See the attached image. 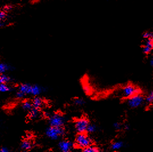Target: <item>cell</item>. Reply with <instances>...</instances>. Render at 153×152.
I'll return each mask as SVG.
<instances>
[{"label": "cell", "instance_id": "24", "mask_svg": "<svg viewBox=\"0 0 153 152\" xmlns=\"http://www.w3.org/2000/svg\"><path fill=\"white\" fill-rule=\"evenodd\" d=\"M142 37L144 39L147 40V39H150L152 38V32H145L143 33Z\"/></svg>", "mask_w": 153, "mask_h": 152}, {"label": "cell", "instance_id": "6", "mask_svg": "<svg viewBox=\"0 0 153 152\" xmlns=\"http://www.w3.org/2000/svg\"><path fill=\"white\" fill-rule=\"evenodd\" d=\"M88 120L85 118L82 117L77 120L75 123V128L78 133H85L88 126Z\"/></svg>", "mask_w": 153, "mask_h": 152}, {"label": "cell", "instance_id": "14", "mask_svg": "<svg viewBox=\"0 0 153 152\" xmlns=\"http://www.w3.org/2000/svg\"><path fill=\"white\" fill-rule=\"evenodd\" d=\"M13 80L12 77L6 73L1 74L0 75V84H7L11 82Z\"/></svg>", "mask_w": 153, "mask_h": 152}, {"label": "cell", "instance_id": "13", "mask_svg": "<svg viewBox=\"0 0 153 152\" xmlns=\"http://www.w3.org/2000/svg\"><path fill=\"white\" fill-rule=\"evenodd\" d=\"M124 146V143L122 141H117L111 145V149L113 151H117L122 149Z\"/></svg>", "mask_w": 153, "mask_h": 152}, {"label": "cell", "instance_id": "3", "mask_svg": "<svg viewBox=\"0 0 153 152\" xmlns=\"http://www.w3.org/2000/svg\"><path fill=\"white\" fill-rule=\"evenodd\" d=\"M45 133L49 138L53 140H57L60 137L65 135V130L63 127H53L50 126L46 129Z\"/></svg>", "mask_w": 153, "mask_h": 152}, {"label": "cell", "instance_id": "21", "mask_svg": "<svg viewBox=\"0 0 153 152\" xmlns=\"http://www.w3.org/2000/svg\"><path fill=\"white\" fill-rule=\"evenodd\" d=\"M97 130V127L94 124L92 123H89V124L88 128L87 130V132L89 133H93L95 132Z\"/></svg>", "mask_w": 153, "mask_h": 152}, {"label": "cell", "instance_id": "29", "mask_svg": "<svg viewBox=\"0 0 153 152\" xmlns=\"http://www.w3.org/2000/svg\"><path fill=\"white\" fill-rule=\"evenodd\" d=\"M149 63H150V65L152 66H153V54L152 55V56L151 57V58L150 59Z\"/></svg>", "mask_w": 153, "mask_h": 152}, {"label": "cell", "instance_id": "18", "mask_svg": "<svg viewBox=\"0 0 153 152\" xmlns=\"http://www.w3.org/2000/svg\"><path fill=\"white\" fill-rule=\"evenodd\" d=\"M13 90V88L7 84H0V92L1 93L9 92Z\"/></svg>", "mask_w": 153, "mask_h": 152}, {"label": "cell", "instance_id": "26", "mask_svg": "<svg viewBox=\"0 0 153 152\" xmlns=\"http://www.w3.org/2000/svg\"><path fill=\"white\" fill-rule=\"evenodd\" d=\"M25 96H26V95H25V94L23 93L22 92H20V91H19V90H18V91L16 92V98H17V99H22L24 98Z\"/></svg>", "mask_w": 153, "mask_h": 152}, {"label": "cell", "instance_id": "27", "mask_svg": "<svg viewBox=\"0 0 153 152\" xmlns=\"http://www.w3.org/2000/svg\"><path fill=\"white\" fill-rule=\"evenodd\" d=\"M13 6L12 5H7L4 8V11L6 12H9L10 11H12Z\"/></svg>", "mask_w": 153, "mask_h": 152}, {"label": "cell", "instance_id": "28", "mask_svg": "<svg viewBox=\"0 0 153 152\" xmlns=\"http://www.w3.org/2000/svg\"><path fill=\"white\" fill-rule=\"evenodd\" d=\"M0 152H10V151L6 147H2L1 148Z\"/></svg>", "mask_w": 153, "mask_h": 152}, {"label": "cell", "instance_id": "23", "mask_svg": "<svg viewBox=\"0 0 153 152\" xmlns=\"http://www.w3.org/2000/svg\"><path fill=\"white\" fill-rule=\"evenodd\" d=\"M7 12L4 10L1 11L0 12V20L1 21H4L7 17Z\"/></svg>", "mask_w": 153, "mask_h": 152}, {"label": "cell", "instance_id": "30", "mask_svg": "<svg viewBox=\"0 0 153 152\" xmlns=\"http://www.w3.org/2000/svg\"><path fill=\"white\" fill-rule=\"evenodd\" d=\"M125 130H129L130 128L129 126V125H125Z\"/></svg>", "mask_w": 153, "mask_h": 152}, {"label": "cell", "instance_id": "4", "mask_svg": "<svg viewBox=\"0 0 153 152\" xmlns=\"http://www.w3.org/2000/svg\"><path fill=\"white\" fill-rule=\"evenodd\" d=\"M48 123L51 126L63 127L65 123V118L62 114L56 113L50 116Z\"/></svg>", "mask_w": 153, "mask_h": 152}, {"label": "cell", "instance_id": "32", "mask_svg": "<svg viewBox=\"0 0 153 152\" xmlns=\"http://www.w3.org/2000/svg\"><path fill=\"white\" fill-rule=\"evenodd\" d=\"M152 32V39L153 40V32Z\"/></svg>", "mask_w": 153, "mask_h": 152}, {"label": "cell", "instance_id": "20", "mask_svg": "<svg viewBox=\"0 0 153 152\" xmlns=\"http://www.w3.org/2000/svg\"><path fill=\"white\" fill-rule=\"evenodd\" d=\"M145 103L148 105L153 104V90L149 92L145 97Z\"/></svg>", "mask_w": 153, "mask_h": 152}, {"label": "cell", "instance_id": "1", "mask_svg": "<svg viewBox=\"0 0 153 152\" xmlns=\"http://www.w3.org/2000/svg\"><path fill=\"white\" fill-rule=\"evenodd\" d=\"M140 93H141L140 89L132 84H126L121 89V94L126 99Z\"/></svg>", "mask_w": 153, "mask_h": 152}, {"label": "cell", "instance_id": "17", "mask_svg": "<svg viewBox=\"0 0 153 152\" xmlns=\"http://www.w3.org/2000/svg\"><path fill=\"white\" fill-rule=\"evenodd\" d=\"M33 147V144L30 141L25 140L21 143V148L22 150H29Z\"/></svg>", "mask_w": 153, "mask_h": 152}, {"label": "cell", "instance_id": "12", "mask_svg": "<svg viewBox=\"0 0 153 152\" xmlns=\"http://www.w3.org/2000/svg\"><path fill=\"white\" fill-rule=\"evenodd\" d=\"M32 103H33V108L39 109L43 105L44 102H43V100L41 97L39 96H36V97H34V98L32 100Z\"/></svg>", "mask_w": 153, "mask_h": 152}, {"label": "cell", "instance_id": "8", "mask_svg": "<svg viewBox=\"0 0 153 152\" xmlns=\"http://www.w3.org/2000/svg\"><path fill=\"white\" fill-rule=\"evenodd\" d=\"M153 50V40L150 39L145 40V43L142 47V52L145 54H149L152 53Z\"/></svg>", "mask_w": 153, "mask_h": 152}, {"label": "cell", "instance_id": "25", "mask_svg": "<svg viewBox=\"0 0 153 152\" xmlns=\"http://www.w3.org/2000/svg\"><path fill=\"white\" fill-rule=\"evenodd\" d=\"M123 125L122 123L120 122H116L113 123V128L116 130H120L122 129Z\"/></svg>", "mask_w": 153, "mask_h": 152}, {"label": "cell", "instance_id": "2", "mask_svg": "<svg viewBox=\"0 0 153 152\" xmlns=\"http://www.w3.org/2000/svg\"><path fill=\"white\" fill-rule=\"evenodd\" d=\"M126 103L131 109L138 108L145 103V97L142 93L138 94L126 99Z\"/></svg>", "mask_w": 153, "mask_h": 152}, {"label": "cell", "instance_id": "22", "mask_svg": "<svg viewBox=\"0 0 153 152\" xmlns=\"http://www.w3.org/2000/svg\"><path fill=\"white\" fill-rule=\"evenodd\" d=\"M74 103L76 105L82 106L85 103V101L84 99L81 98H76L74 100Z\"/></svg>", "mask_w": 153, "mask_h": 152}, {"label": "cell", "instance_id": "31", "mask_svg": "<svg viewBox=\"0 0 153 152\" xmlns=\"http://www.w3.org/2000/svg\"><path fill=\"white\" fill-rule=\"evenodd\" d=\"M21 152H28L27 150H22Z\"/></svg>", "mask_w": 153, "mask_h": 152}, {"label": "cell", "instance_id": "15", "mask_svg": "<svg viewBox=\"0 0 153 152\" xmlns=\"http://www.w3.org/2000/svg\"><path fill=\"white\" fill-rule=\"evenodd\" d=\"M22 108L24 111L29 112L33 108L32 101H30L29 100L24 101L22 103Z\"/></svg>", "mask_w": 153, "mask_h": 152}, {"label": "cell", "instance_id": "19", "mask_svg": "<svg viewBox=\"0 0 153 152\" xmlns=\"http://www.w3.org/2000/svg\"><path fill=\"white\" fill-rule=\"evenodd\" d=\"M82 152H100V150L96 146L91 145L83 149Z\"/></svg>", "mask_w": 153, "mask_h": 152}, {"label": "cell", "instance_id": "5", "mask_svg": "<svg viewBox=\"0 0 153 152\" xmlns=\"http://www.w3.org/2000/svg\"><path fill=\"white\" fill-rule=\"evenodd\" d=\"M77 146L82 149L92 145V141L88 135L85 133H78L75 138Z\"/></svg>", "mask_w": 153, "mask_h": 152}, {"label": "cell", "instance_id": "11", "mask_svg": "<svg viewBox=\"0 0 153 152\" xmlns=\"http://www.w3.org/2000/svg\"><path fill=\"white\" fill-rule=\"evenodd\" d=\"M15 68L12 65L6 62H1L0 64V73L5 74L8 71L14 70Z\"/></svg>", "mask_w": 153, "mask_h": 152}, {"label": "cell", "instance_id": "10", "mask_svg": "<svg viewBox=\"0 0 153 152\" xmlns=\"http://www.w3.org/2000/svg\"><path fill=\"white\" fill-rule=\"evenodd\" d=\"M32 85L28 83H24L21 84L18 87V90L22 92L25 95H30Z\"/></svg>", "mask_w": 153, "mask_h": 152}, {"label": "cell", "instance_id": "9", "mask_svg": "<svg viewBox=\"0 0 153 152\" xmlns=\"http://www.w3.org/2000/svg\"><path fill=\"white\" fill-rule=\"evenodd\" d=\"M45 91V89L41 86L38 85L37 84L32 85L30 95H32L34 97H36L39 96L42 93H43Z\"/></svg>", "mask_w": 153, "mask_h": 152}, {"label": "cell", "instance_id": "7", "mask_svg": "<svg viewBox=\"0 0 153 152\" xmlns=\"http://www.w3.org/2000/svg\"><path fill=\"white\" fill-rule=\"evenodd\" d=\"M58 146L60 152H71L73 145L71 141L63 140L59 142Z\"/></svg>", "mask_w": 153, "mask_h": 152}, {"label": "cell", "instance_id": "16", "mask_svg": "<svg viewBox=\"0 0 153 152\" xmlns=\"http://www.w3.org/2000/svg\"><path fill=\"white\" fill-rule=\"evenodd\" d=\"M29 118L31 120H34L39 117L40 112L39 109L33 108L30 111H29Z\"/></svg>", "mask_w": 153, "mask_h": 152}]
</instances>
